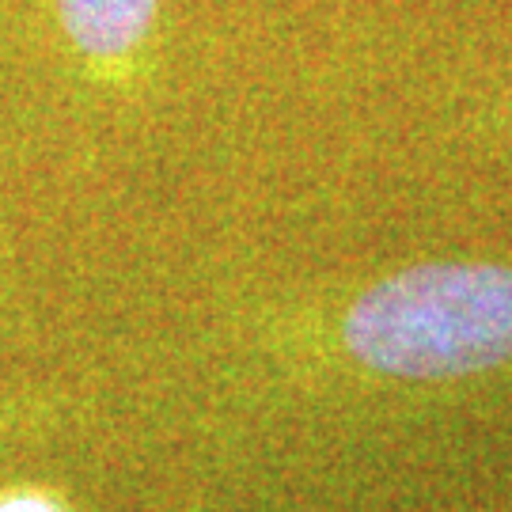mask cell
Listing matches in <instances>:
<instances>
[{
	"label": "cell",
	"mask_w": 512,
	"mask_h": 512,
	"mask_svg": "<svg viewBox=\"0 0 512 512\" xmlns=\"http://www.w3.org/2000/svg\"><path fill=\"white\" fill-rule=\"evenodd\" d=\"M357 365L399 380H448L512 361V266L425 262L368 285L342 315Z\"/></svg>",
	"instance_id": "6da1fadb"
},
{
	"label": "cell",
	"mask_w": 512,
	"mask_h": 512,
	"mask_svg": "<svg viewBox=\"0 0 512 512\" xmlns=\"http://www.w3.org/2000/svg\"><path fill=\"white\" fill-rule=\"evenodd\" d=\"M61 31L88 73L103 84H129L156 31L160 0H54Z\"/></svg>",
	"instance_id": "7a4b0ae2"
},
{
	"label": "cell",
	"mask_w": 512,
	"mask_h": 512,
	"mask_svg": "<svg viewBox=\"0 0 512 512\" xmlns=\"http://www.w3.org/2000/svg\"><path fill=\"white\" fill-rule=\"evenodd\" d=\"M0 512H61L57 501L42 494H16V497H4L0 501Z\"/></svg>",
	"instance_id": "3957f363"
}]
</instances>
